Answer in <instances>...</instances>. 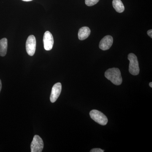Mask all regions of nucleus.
<instances>
[{"label": "nucleus", "instance_id": "11", "mask_svg": "<svg viewBox=\"0 0 152 152\" xmlns=\"http://www.w3.org/2000/svg\"><path fill=\"white\" fill-rule=\"evenodd\" d=\"M113 5L118 12L122 13L124 11V6L121 0H113Z\"/></svg>", "mask_w": 152, "mask_h": 152}, {"label": "nucleus", "instance_id": "4", "mask_svg": "<svg viewBox=\"0 0 152 152\" xmlns=\"http://www.w3.org/2000/svg\"><path fill=\"white\" fill-rule=\"evenodd\" d=\"M44 148V142L39 136L36 135L34 136L31 145V152H41Z\"/></svg>", "mask_w": 152, "mask_h": 152}, {"label": "nucleus", "instance_id": "8", "mask_svg": "<svg viewBox=\"0 0 152 152\" xmlns=\"http://www.w3.org/2000/svg\"><path fill=\"white\" fill-rule=\"evenodd\" d=\"M113 37L110 35L106 36L104 37L100 42L99 47L103 50H109L113 45Z\"/></svg>", "mask_w": 152, "mask_h": 152}, {"label": "nucleus", "instance_id": "14", "mask_svg": "<svg viewBox=\"0 0 152 152\" xmlns=\"http://www.w3.org/2000/svg\"><path fill=\"white\" fill-rule=\"evenodd\" d=\"M147 34L150 37L152 38V29L148 30L147 32Z\"/></svg>", "mask_w": 152, "mask_h": 152}, {"label": "nucleus", "instance_id": "7", "mask_svg": "<svg viewBox=\"0 0 152 152\" xmlns=\"http://www.w3.org/2000/svg\"><path fill=\"white\" fill-rule=\"evenodd\" d=\"M62 90V85L60 83L55 84L52 88L50 96V100L52 103H54L58 98Z\"/></svg>", "mask_w": 152, "mask_h": 152}, {"label": "nucleus", "instance_id": "17", "mask_svg": "<svg viewBox=\"0 0 152 152\" xmlns=\"http://www.w3.org/2000/svg\"><path fill=\"white\" fill-rule=\"evenodd\" d=\"M150 86L151 87V88H152V82H151V83H149Z\"/></svg>", "mask_w": 152, "mask_h": 152}, {"label": "nucleus", "instance_id": "9", "mask_svg": "<svg viewBox=\"0 0 152 152\" xmlns=\"http://www.w3.org/2000/svg\"><path fill=\"white\" fill-rule=\"evenodd\" d=\"M91 34V30L88 27H83L78 32V38L80 40H84L88 37Z\"/></svg>", "mask_w": 152, "mask_h": 152}, {"label": "nucleus", "instance_id": "13", "mask_svg": "<svg viewBox=\"0 0 152 152\" xmlns=\"http://www.w3.org/2000/svg\"><path fill=\"white\" fill-rule=\"evenodd\" d=\"M91 152H104V150L101 149L100 148H94L90 151Z\"/></svg>", "mask_w": 152, "mask_h": 152}, {"label": "nucleus", "instance_id": "16", "mask_svg": "<svg viewBox=\"0 0 152 152\" xmlns=\"http://www.w3.org/2000/svg\"><path fill=\"white\" fill-rule=\"evenodd\" d=\"M22 1H33V0H22Z\"/></svg>", "mask_w": 152, "mask_h": 152}, {"label": "nucleus", "instance_id": "5", "mask_svg": "<svg viewBox=\"0 0 152 152\" xmlns=\"http://www.w3.org/2000/svg\"><path fill=\"white\" fill-rule=\"evenodd\" d=\"M36 39L34 35H30L28 38L26 42V50L28 55L30 56H34L35 53Z\"/></svg>", "mask_w": 152, "mask_h": 152}, {"label": "nucleus", "instance_id": "15", "mask_svg": "<svg viewBox=\"0 0 152 152\" xmlns=\"http://www.w3.org/2000/svg\"><path fill=\"white\" fill-rule=\"evenodd\" d=\"M2 88V83L1 81L0 80V93H1V90Z\"/></svg>", "mask_w": 152, "mask_h": 152}, {"label": "nucleus", "instance_id": "1", "mask_svg": "<svg viewBox=\"0 0 152 152\" xmlns=\"http://www.w3.org/2000/svg\"><path fill=\"white\" fill-rule=\"evenodd\" d=\"M106 78L116 86H119L122 83V77L119 69L116 68L109 69L105 72Z\"/></svg>", "mask_w": 152, "mask_h": 152}, {"label": "nucleus", "instance_id": "12", "mask_svg": "<svg viewBox=\"0 0 152 152\" xmlns=\"http://www.w3.org/2000/svg\"><path fill=\"white\" fill-rule=\"evenodd\" d=\"M99 0H85V3L87 6L91 7L97 4Z\"/></svg>", "mask_w": 152, "mask_h": 152}, {"label": "nucleus", "instance_id": "2", "mask_svg": "<svg viewBox=\"0 0 152 152\" xmlns=\"http://www.w3.org/2000/svg\"><path fill=\"white\" fill-rule=\"evenodd\" d=\"M128 58L130 61L129 72L133 75H138L140 72V68L137 58L134 54L130 53L128 55Z\"/></svg>", "mask_w": 152, "mask_h": 152}, {"label": "nucleus", "instance_id": "6", "mask_svg": "<svg viewBox=\"0 0 152 152\" xmlns=\"http://www.w3.org/2000/svg\"><path fill=\"white\" fill-rule=\"evenodd\" d=\"M44 48L46 50H50L54 45V39L51 33L47 31L44 34L43 37Z\"/></svg>", "mask_w": 152, "mask_h": 152}, {"label": "nucleus", "instance_id": "3", "mask_svg": "<svg viewBox=\"0 0 152 152\" xmlns=\"http://www.w3.org/2000/svg\"><path fill=\"white\" fill-rule=\"evenodd\" d=\"M91 118L96 122L100 125L105 126L107 124L108 119L107 116L100 111L97 110H93L90 113Z\"/></svg>", "mask_w": 152, "mask_h": 152}, {"label": "nucleus", "instance_id": "10", "mask_svg": "<svg viewBox=\"0 0 152 152\" xmlns=\"http://www.w3.org/2000/svg\"><path fill=\"white\" fill-rule=\"evenodd\" d=\"M8 48V41L7 38L0 40V56L4 57L7 54Z\"/></svg>", "mask_w": 152, "mask_h": 152}]
</instances>
